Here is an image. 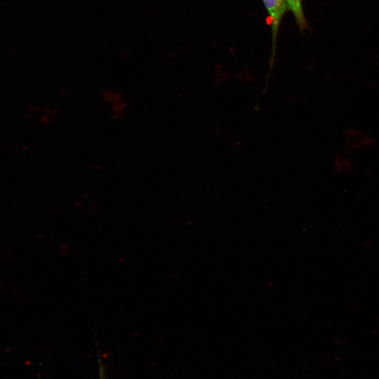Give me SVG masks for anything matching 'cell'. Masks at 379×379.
<instances>
[{"instance_id": "obj_1", "label": "cell", "mask_w": 379, "mask_h": 379, "mask_svg": "<svg viewBox=\"0 0 379 379\" xmlns=\"http://www.w3.org/2000/svg\"><path fill=\"white\" fill-rule=\"evenodd\" d=\"M265 10L268 14V17L271 26L272 34V56L271 65L273 63L275 52L277 37L279 30V27L281 20L288 11L286 0H262Z\"/></svg>"}, {"instance_id": "obj_2", "label": "cell", "mask_w": 379, "mask_h": 379, "mask_svg": "<svg viewBox=\"0 0 379 379\" xmlns=\"http://www.w3.org/2000/svg\"><path fill=\"white\" fill-rule=\"evenodd\" d=\"M302 1L286 0L288 10L293 14L295 22L301 32L308 28V23L303 11Z\"/></svg>"}, {"instance_id": "obj_3", "label": "cell", "mask_w": 379, "mask_h": 379, "mask_svg": "<svg viewBox=\"0 0 379 379\" xmlns=\"http://www.w3.org/2000/svg\"><path fill=\"white\" fill-rule=\"evenodd\" d=\"M346 143L350 148H363L369 145L370 139L363 132L351 130L346 135Z\"/></svg>"}, {"instance_id": "obj_4", "label": "cell", "mask_w": 379, "mask_h": 379, "mask_svg": "<svg viewBox=\"0 0 379 379\" xmlns=\"http://www.w3.org/2000/svg\"><path fill=\"white\" fill-rule=\"evenodd\" d=\"M100 379H103V375H102V369L101 368V367H100Z\"/></svg>"}]
</instances>
